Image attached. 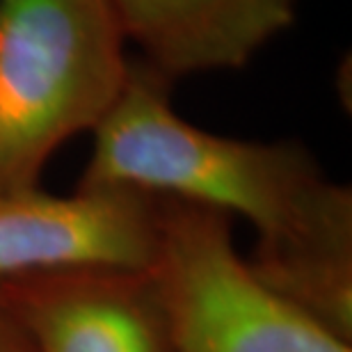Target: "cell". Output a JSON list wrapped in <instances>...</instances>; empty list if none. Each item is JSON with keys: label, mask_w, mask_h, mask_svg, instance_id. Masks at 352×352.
<instances>
[{"label": "cell", "mask_w": 352, "mask_h": 352, "mask_svg": "<svg viewBox=\"0 0 352 352\" xmlns=\"http://www.w3.org/2000/svg\"><path fill=\"white\" fill-rule=\"evenodd\" d=\"M91 133L82 188H131L236 213L256 227V252L352 236L350 188L327 181L305 146L197 129L172 110L170 80L140 62Z\"/></svg>", "instance_id": "1"}, {"label": "cell", "mask_w": 352, "mask_h": 352, "mask_svg": "<svg viewBox=\"0 0 352 352\" xmlns=\"http://www.w3.org/2000/svg\"><path fill=\"white\" fill-rule=\"evenodd\" d=\"M124 46L110 0H0V190L37 186L101 124L129 80Z\"/></svg>", "instance_id": "2"}, {"label": "cell", "mask_w": 352, "mask_h": 352, "mask_svg": "<svg viewBox=\"0 0 352 352\" xmlns=\"http://www.w3.org/2000/svg\"><path fill=\"white\" fill-rule=\"evenodd\" d=\"M149 274L170 325L172 352H352L272 293L231 236V217L160 197L158 248Z\"/></svg>", "instance_id": "3"}, {"label": "cell", "mask_w": 352, "mask_h": 352, "mask_svg": "<svg viewBox=\"0 0 352 352\" xmlns=\"http://www.w3.org/2000/svg\"><path fill=\"white\" fill-rule=\"evenodd\" d=\"M160 229V197L131 188L48 195L0 190V281L62 270L146 272Z\"/></svg>", "instance_id": "4"}, {"label": "cell", "mask_w": 352, "mask_h": 352, "mask_svg": "<svg viewBox=\"0 0 352 352\" xmlns=\"http://www.w3.org/2000/svg\"><path fill=\"white\" fill-rule=\"evenodd\" d=\"M34 352H172L149 270H62L0 281Z\"/></svg>", "instance_id": "5"}, {"label": "cell", "mask_w": 352, "mask_h": 352, "mask_svg": "<svg viewBox=\"0 0 352 352\" xmlns=\"http://www.w3.org/2000/svg\"><path fill=\"white\" fill-rule=\"evenodd\" d=\"M126 41L165 80L238 69L295 21L300 0H110Z\"/></svg>", "instance_id": "6"}, {"label": "cell", "mask_w": 352, "mask_h": 352, "mask_svg": "<svg viewBox=\"0 0 352 352\" xmlns=\"http://www.w3.org/2000/svg\"><path fill=\"white\" fill-rule=\"evenodd\" d=\"M0 352H34L23 327L3 307V302H0Z\"/></svg>", "instance_id": "7"}]
</instances>
